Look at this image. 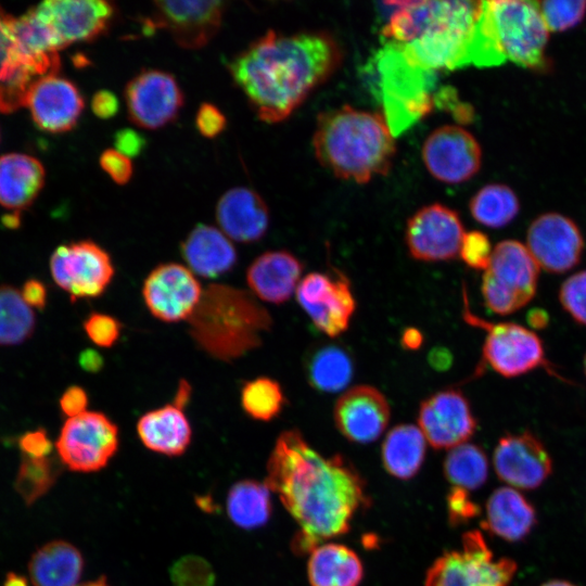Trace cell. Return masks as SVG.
Masks as SVG:
<instances>
[{"label":"cell","instance_id":"cell-1","mask_svg":"<svg viewBox=\"0 0 586 586\" xmlns=\"http://www.w3.org/2000/svg\"><path fill=\"white\" fill-rule=\"evenodd\" d=\"M264 483L296 522L291 546L301 556L347 533L368 502L365 482L353 464L341 455L323 457L297 430L277 438Z\"/></svg>","mask_w":586,"mask_h":586},{"label":"cell","instance_id":"cell-32","mask_svg":"<svg viewBox=\"0 0 586 586\" xmlns=\"http://www.w3.org/2000/svg\"><path fill=\"white\" fill-rule=\"evenodd\" d=\"M84 569L79 550L64 540H53L38 549L29 562L34 586H77Z\"/></svg>","mask_w":586,"mask_h":586},{"label":"cell","instance_id":"cell-13","mask_svg":"<svg viewBox=\"0 0 586 586\" xmlns=\"http://www.w3.org/2000/svg\"><path fill=\"white\" fill-rule=\"evenodd\" d=\"M296 298L314 326L329 337L345 332L356 309L351 283L343 272H310L296 289Z\"/></svg>","mask_w":586,"mask_h":586},{"label":"cell","instance_id":"cell-7","mask_svg":"<svg viewBox=\"0 0 586 586\" xmlns=\"http://www.w3.org/2000/svg\"><path fill=\"white\" fill-rule=\"evenodd\" d=\"M483 20L500 54L514 64L543 65L549 30L538 2L523 0L483 1Z\"/></svg>","mask_w":586,"mask_h":586},{"label":"cell","instance_id":"cell-2","mask_svg":"<svg viewBox=\"0 0 586 586\" xmlns=\"http://www.w3.org/2000/svg\"><path fill=\"white\" fill-rule=\"evenodd\" d=\"M342 62L339 42L326 31L268 30L228 64L257 117L286 119Z\"/></svg>","mask_w":586,"mask_h":586},{"label":"cell","instance_id":"cell-48","mask_svg":"<svg viewBox=\"0 0 586 586\" xmlns=\"http://www.w3.org/2000/svg\"><path fill=\"white\" fill-rule=\"evenodd\" d=\"M226 125V116L215 104L204 102L200 105L195 115V126L203 137L207 139L217 137Z\"/></svg>","mask_w":586,"mask_h":586},{"label":"cell","instance_id":"cell-35","mask_svg":"<svg viewBox=\"0 0 586 586\" xmlns=\"http://www.w3.org/2000/svg\"><path fill=\"white\" fill-rule=\"evenodd\" d=\"M227 514L232 523L244 530L263 526L271 514L270 489L264 483L243 480L229 491Z\"/></svg>","mask_w":586,"mask_h":586},{"label":"cell","instance_id":"cell-59","mask_svg":"<svg viewBox=\"0 0 586 586\" xmlns=\"http://www.w3.org/2000/svg\"><path fill=\"white\" fill-rule=\"evenodd\" d=\"M4 586H28V583L25 577L15 573H9L5 578Z\"/></svg>","mask_w":586,"mask_h":586},{"label":"cell","instance_id":"cell-15","mask_svg":"<svg viewBox=\"0 0 586 586\" xmlns=\"http://www.w3.org/2000/svg\"><path fill=\"white\" fill-rule=\"evenodd\" d=\"M128 118L136 126L155 130L173 123L183 105V92L175 76L166 71L139 72L124 91Z\"/></svg>","mask_w":586,"mask_h":586},{"label":"cell","instance_id":"cell-9","mask_svg":"<svg viewBox=\"0 0 586 586\" xmlns=\"http://www.w3.org/2000/svg\"><path fill=\"white\" fill-rule=\"evenodd\" d=\"M539 267L526 245L504 240L493 250L482 279V296L493 313L507 316L530 303L537 291Z\"/></svg>","mask_w":586,"mask_h":586},{"label":"cell","instance_id":"cell-17","mask_svg":"<svg viewBox=\"0 0 586 586\" xmlns=\"http://www.w3.org/2000/svg\"><path fill=\"white\" fill-rule=\"evenodd\" d=\"M203 289L194 273L178 263L160 264L146 276L142 295L149 311L164 322L188 320Z\"/></svg>","mask_w":586,"mask_h":586},{"label":"cell","instance_id":"cell-24","mask_svg":"<svg viewBox=\"0 0 586 586\" xmlns=\"http://www.w3.org/2000/svg\"><path fill=\"white\" fill-rule=\"evenodd\" d=\"M25 105L28 106L35 124L40 129L61 133L76 126L85 101L75 84L52 74L33 84Z\"/></svg>","mask_w":586,"mask_h":586},{"label":"cell","instance_id":"cell-54","mask_svg":"<svg viewBox=\"0 0 586 586\" xmlns=\"http://www.w3.org/2000/svg\"><path fill=\"white\" fill-rule=\"evenodd\" d=\"M22 296L28 305L42 309L47 301V290L40 281L30 279L24 284Z\"/></svg>","mask_w":586,"mask_h":586},{"label":"cell","instance_id":"cell-47","mask_svg":"<svg viewBox=\"0 0 586 586\" xmlns=\"http://www.w3.org/2000/svg\"><path fill=\"white\" fill-rule=\"evenodd\" d=\"M99 163L110 178L119 186L128 183L132 177L131 160L115 149L104 150L100 155Z\"/></svg>","mask_w":586,"mask_h":586},{"label":"cell","instance_id":"cell-53","mask_svg":"<svg viewBox=\"0 0 586 586\" xmlns=\"http://www.w3.org/2000/svg\"><path fill=\"white\" fill-rule=\"evenodd\" d=\"M93 114L101 119H109L115 116L119 110V102L116 94L110 90L97 91L91 100Z\"/></svg>","mask_w":586,"mask_h":586},{"label":"cell","instance_id":"cell-34","mask_svg":"<svg viewBox=\"0 0 586 586\" xmlns=\"http://www.w3.org/2000/svg\"><path fill=\"white\" fill-rule=\"evenodd\" d=\"M426 451V440L413 424H398L388 431L382 447V463L392 476L409 480L420 470Z\"/></svg>","mask_w":586,"mask_h":586},{"label":"cell","instance_id":"cell-12","mask_svg":"<svg viewBox=\"0 0 586 586\" xmlns=\"http://www.w3.org/2000/svg\"><path fill=\"white\" fill-rule=\"evenodd\" d=\"M151 14L143 20V33L165 29L183 49L205 47L219 31L226 2L213 1H154Z\"/></svg>","mask_w":586,"mask_h":586},{"label":"cell","instance_id":"cell-46","mask_svg":"<svg viewBox=\"0 0 586 586\" xmlns=\"http://www.w3.org/2000/svg\"><path fill=\"white\" fill-rule=\"evenodd\" d=\"M447 510L449 522L454 525L462 524L480 513V507L470 498L469 492L453 487L447 495Z\"/></svg>","mask_w":586,"mask_h":586},{"label":"cell","instance_id":"cell-27","mask_svg":"<svg viewBox=\"0 0 586 586\" xmlns=\"http://www.w3.org/2000/svg\"><path fill=\"white\" fill-rule=\"evenodd\" d=\"M180 251L189 269L203 278H218L237 264V251L229 238L216 227L199 224L182 241Z\"/></svg>","mask_w":586,"mask_h":586},{"label":"cell","instance_id":"cell-44","mask_svg":"<svg viewBox=\"0 0 586 586\" xmlns=\"http://www.w3.org/2000/svg\"><path fill=\"white\" fill-rule=\"evenodd\" d=\"M493 250L488 237L473 230L464 233L459 256L468 267L485 271L491 264Z\"/></svg>","mask_w":586,"mask_h":586},{"label":"cell","instance_id":"cell-14","mask_svg":"<svg viewBox=\"0 0 586 586\" xmlns=\"http://www.w3.org/2000/svg\"><path fill=\"white\" fill-rule=\"evenodd\" d=\"M50 269L54 282L73 301L100 296L115 273L110 254L90 240L60 245L51 256Z\"/></svg>","mask_w":586,"mask_h":586},{"label":"cell","instance_id":"cell-33","mask_svg":"<svg viewBox=\"0 0 586 586\" xmlns=\"http://www.w3.org/2000/svg\"><path fill=\"white\" fill-rule=\"evenodd\" d=\"M304 370L309 385L324 393L344 390L354 377L355 364L351 353L336 343L311 348L305 357Z\"/></svg>","mask_w":586,"mask_h":586},{"label":"cell","instance_id":"cell-18","mask_svg":"<svg viewBox=\"0 0 586 586\" xmlns=\"http://www.w3.org/2000/svg\"><path fill=\"white\" fill-rule=\"evenodd\" d=\"M422 160L435 179L456 184L479 171L482 152L469 131L460 126L445 125L433 130L423 142Z\"/></svg>","mask_w":586,"mask_h":586},{"label":"cell","instance_id":"cell-61","mask_svg":"<svg viewBox=\"0 0 586 586\" xmlns=\"http://www.w3.org/2000/svg\"><path fill=\"white\" fill-rule=\"evenodd\" d=\"M542 586H576V585L566 581L553 579V581L544 583Z\"/></svg>","mask_w":586,"mask_h":586},{"label":"cell","instance_id":"cell-60","mask_svg":"<svg viewBox=\"0 0 586 586\" xmlns=\"http://www.w3.org/2000/svg\"><path fill=\"white\" fill-rule=\"evenodd\" d=\"M3 224L5 227L15 228L20 225V213L14 212L11 215H7L3 218Z\"/></svg>","mask_w":586,"mask_h":586},{"label":"cell","instance_id":"cell-52","mask_svg":"<svg viewBox=\"0 0 586 586\" xmlns=\"http://www.w3.org/2000/svg\"><path fill=\"white\" fill-rule=\"evenodd\" d=\"M88 396L84 388L79 386L68 387L60 399L62 411L69 418L86 411Z\"/></svg>","mask_w":586,"mask_h":586},{"label":"cell","instance_id":"cell-11","mask_svg":"<svg viewBox=\"0 0 586 586\" xmlns=\"http://www.w3.org/2000/svg\"><path fill=\"white\" fill-rule=\"evenodd\" d=\"M118 444V428L106 415L85 411L65 421L56 449L71 470L94 472L107 464Z\"/></svg>","mask_w":586,"mask_h":586},{"label":"cell","instance_id":"cell-3","mask_svg":"<svg viewBox=\"0 0 586 586\" xmlns=\"http://www.w3.org/2000/svg\"><path fill=\"white\" fill-rule=\"evenodd\" d=\"M313 148L323 167L357 183L386 175L396 151L384 115L349 105L318 115Z\"/></svg>","mask_w":586,"mask_h":586},{"label":"cell","instance_id":"cell-22","mask_svg":"<svg viewBox=\"0 0 586 586\" xmlns=\"http://www.w3.org/2000/svg\"><path fill=\"white\" fill-rule=\"evenodd\" d=\"M35 9L51 27L62 49L98 39L109 30L115 15L113 3L104 0H47Z\"/></svg>","mask_w":586,"mask_h":586},{"label":"cell","instance_id":"cell-58","mask_svg":"<svg viewBox=\"0 0 586 586\" xmlns=\"http://www.w3.org/2000/svg\"><path fill=\"white\" fill-rule=\"evenodd\" d=\"M192 388L188 381L181 380L178 384L177 392L174 397V405L177 406L180 409H183L190 398H191Z\"/></svg>","mask_w":586,"mask_h":586},{"label":"cell","instance_id":"cell-36","mask_svg":"<svg viewBox=\"0 0 586 586\" xmlns=\"http://www.w3.org/2000/svg\"><path fill=\"white\" fill-rule=\"evenodd\" d=\"M469 209L472 217L481 225L501 228L518 215L520 203L513 190L508 186L489 183L472 196Z\"/></svg>","mask_w":586,"mask_h":586},{"label":"cell","instance_id":"cell-37","mask_svg":"<svg viewBox=\"0 0 586 586\" xmlns=\"http://www.w3.org/2000/svg\"><path fill=\"white\" fill-rule=\"evenodd\" d=\"M444 473L454 487L475 491L487 480V456L480 446L463 443L449 449L444 460Z\"/></svg>","mask_w":586,"mask_h":586},{"label":"cell","instance_id":"cell-6","mask_svg":"<svg viewBox=\"0 0 586 586\" xmlns=\"http://www.w3.org/2000/svg\"><path fill=\"white\" fill-rule=\"evenodd\" d=\"M378 68L383 115L397 136L432 112L434 73L410 64L390 42L378 54Z\"/></svg>","mask_w":586,"mask_h":586},{"label":"cell","instance_id":"cell-5","mask_svg":"<svg viewBox=\"0 0 586 586\" xmlns=\"http://www.w3.org/2000/svg\"><path fill=\"white\" fill-rule=\"evenodd\" d=\"M482 8L483 1H423L415 38L394 44L410 64L424 71L464 67Z\"/></svg>","mask_w":586,"mask_h":586},{"label":"cell","instance_id":"cell-42","mask_svg":"<svg viewBox=\"0 0 586 586\" xmlns=\"http://www.w3.org/2000/svg\"><path fill=\"white\" fill-rule=\"evenodd\" d=\"M175 586H214L212 566L203 558L187 556L179 559L170 570Z\"/></svg>","mask_w":586,"mask_h":586},{"label":"cell","instance_id":"cell-4","mask_svg":"<svg viewBox=\"0 0 586 586\" xmlns=\"http://www.w3.org/2000/svg\"><path fill=\"white\" fill-rule=\"evenodd\" d=\"M189 334L209 356L230 362L262 344L272 318L252 293L226 284H209L187 320Z\"/></svg>","mask_w":586,"mask_h":586},{"label":"cell","instance_id":"cell-28","mask_svg":"<svg viewBox=\"0 0 586 586\" xmlns=\"http://www.w3.org/2000/svg\"><path fill=\"white\" fill-rule=\"evenodd\" d=\"M483 527L508 540L525 538L536 524L532 504L515 488L504 486L495 489L486 501Z\"/></svg>","mask_w":586,"mask_h":586},{"label":"cell","instance_id":"cell-25","mask_svg":"<svg viewBox=\"0 0 586 586\" xmlns=\"http://www.w3.org/2000/svg\"><path fill=\"white\" fill-rule=\"evenodd\" d=\"M220 230L233 241H259L269 226V211L263 198L246 187L226 191L216 205Z\"/></svg>","mask_w":586,"mask_h":586},{"label":"cell","instance_id":"cell-26","mask_svg":"<svg viewBox=\"0 0 586 586\" xmlns=\"http://www.w3.org/2000/svg\"><path fill=\"white\" fill-rule=\"evenodd\" d=\"M304 266L288 251H268L249 266L246 282L255 296L271 304H283L296 292Z\"/></svg>","mask_w":586,"mask_h":586},{"label":"cell","instance_id":"cell-8","mask_svg":"<svg viewBox=\"0 0 586 586\" xmlns=\"http://www.w3.org/2000/svg\"><path fill=\"white\" fill-rule=\"evenodd\" d=\"M467 295L463 288L464 321L485 331L482 362L476 373L488 366L505 378H515L540 368L561 379L547 359L544 344L534 331L514 322L494 323L476 316L469 307Z\"/></svg>","mask_w":586,"mask_h":586},{"label":"cell","instance_id":"cell-20","mask_svg":"<svg viewBox=\"0 0 586 586\" xmlns=\"http://www.w3.org/2000/svg\"><path fill=\"white\" fill-rule=\"evenodd\" d=\"M526 247L539 268L563 273L579 263L584 238L571 218L558 213H546L531 222Z\"/></svg>","mask_w":586,"mask_h":586},{"label":"cell","instance_id":"cell-19","mask_svg":"<svg viewBox=\"0 0 586 586\" xmlns=\"http://www.w3.org/2000/svg\"><path fill=\"white\" fill-rule=\"evenodd\" d=\"M418 425L435 449H451L474 434L476 419L466 395L456 388L438 391L421 404Z\"/></svg>","mask_w":586,"mask_h":586},{"label":"cell","instance_id":"cell-30","mask_svg":"<svg viewBox=\"0 0 586 586\" xmlns=\"http://www.w3.org/2000/svg\"><path fill=\"white\" fill-rule=\"evenodd\" d=\"M44 168L35 157L11 153L0 157V204L16 213L28 207L44 183Z\"/></svg>","mask_w":586,"mask_h":586},{"label":"cell","instance_id":"cell-10","mask_svg":"<svg viewBox=\"0 0 586 586\" xmlns=\"http://www.w3.org/2000/svg\"><path fill=\"white\" fill-rule=\"evenodd\" d=\"M518 565L496 559L480 531L462 535L459 549L440 556L429 568L424 586H509Z\"/></svg>","mask_w":586,"mask_h":586},{"label":"cell","instance_id":"cell-21","mask_svg":"<svg viewBox=\"0 0 586 586\" xmlns=\"http://www.w3.org/2000/svg\"><path fill=\"white\" fill-rule=\"evenodd\" d=\"M498 479L515 489H535L552 472V459L542 441L528 431L501 436L494 449Z\"/></svg>","mask_w":586,"mask_h":586},{"label":"cell","instance_id":"cell-55","mask_svg":"<svg viewBox=\"0 0 586 586\" xmlns=\"http://www.w3.org/2000/svg\"><path fill=\"white\" fill-rule=\"evenodd\" d=\"M78 362L82 370L89 373H98L104 367L102 355L92 348L82 351L79 355Z\"/></svg>","mask_w":586,"mask_h":586},{"label":"cell","instance_id":"cell-56","mask_svg":"<svg viewBox=\"0 0 586 586\" xmlns=\"http://www.w3.org/2000/svg\"><path fill=\"white\" fill-rule=\"evenodd\" d=\"M400 343L405 349L416 351L422 345L423 335L416 328H407L403 331Z\"/></svg>","mask_w":586,"mask_h":586},{"label":"cell","instance_id":"cell-29","mask_svg":"<svg viewBox=\"0 0 586 586\" xmlns=\"http://www.w3.org/2000/svg\"><path fill=\"white\" fill-rule=\"evenodd\" d=\"M137 433L148 449L166 456L183 454L192 436L189 420L174 404L142 415L137 422Z\"/></svg>","mask_w":586,"mask_h":586},{"label":"cell","instance_id":"cell-39","mask_svg":"<svg viewBox=\"0 0 586 586\" xmlns=\"http://www.w3.org/2000/svg\"><path fill=\"white\" fill-rule=\"evenodd\" d=\"M285 404L279 382L268 377L247 381L241 390V406L246 415L258 421L278 417Z\"/></svg>","mask_w":586,"mask_h":586},{"label":"cell","instance_id":"cell-23","mask_svg":"<svg viewBox=\"0 0 586 586\" xmlns=\"http://www.w3.org/2000/svg\"><path fill=\"white\" fill-rule=\"evenodd\" d=\"M333 416L337 430L346 440L369 444L377 441L387 428L391 408L380 390L361 384L339 397Z\"/></svg>","mask_w":586,"mask_h":586},{"label":"cell","instance_id":"cell-45","mask_svg":"<svg viewBox=\"0 0 586 586\" xmlns=\"http://www.w3.org/2000/svg\"><path fill=\"white\" fill-rule=\"evenodd\" d=\"M84 329L95 345L111 347L117 342L122 327L111 315L91 313L84 321Z\"/></svg>","mask_w":586,"mask_h":586},{"label":"cell","instance_id":"cell-16","mask_svg":"<svg viewBox=\"0 0 586 586\" xmlns=\"http://www.w3.org/2000/svg\"><path fill=\"white\" fill-rule=\"evenodd\" d=\"M458 213L441 203L421 207L407 221L405 241L421 262H449L459 255L464 235Z\"/></svg>","mask_w":586,"mask_h":586},{"label":"cell","instance_id":"cell-62","mask_svg":"<svg viewBox=\"0 0 586 586\" xmlns=\"http://www.w3.org/2000/svg\"><path fill=\"white\" fill-rule=\"evenodd\" d=\"M77 586H110V585L105 582V579L99 578L97 581L87 582L84 584H79Z\"/></svg>","mask_w":586,"mask_h":586},{"label":"cell","instance_id":"cell-31","mask_svg":"<svg viewBox=\"0 0 586 586\" xmlns=\"http://www.w3.org/2000/svg\"><path fill=\"white\" fill-rule=\"evenodd\" d=\"M307 576L310 586H359L364 566L347 546L324 543L309 552Z\"/></svg>","mask_w":586,"mask_h":586},{"label":"cell","instance_id":"cell-63","mask_svg":"<svg viewBox=\"0 0 586 586\" xmlns=\"http://www.w3.org/2000/svg\"><path fill=\"white\" fill-rule=\"evenodd\" d=\"M583 367H584V372H585V375H586V354L584 356Z\"/></svg>","mask_w":586,"mask_h":586},{"label":"cell","instance_id":"cell-49","mask_svg":"<svg viewBox=\"0 0 586 586\" xmlns=\"http://www.w3.org/2000/svg\"><path fill=\"white\" fill-rule=\"evenodd\" d=\"M434 103L450 112L459 123H470L473 120L474 111L470 104L461 102L453 88H443L434 94Z\"/></svg>","mask_w":586,"mask_h":586},{"label":"cell","instance_id":"cell-51","mask_svg":"<svg viewBox=\"0 0 586 586\" xmlns=\"http://www.w3.org/2000/svg\"><path fill=\"white\" fill-rule=\"evenodd\" d=\"M20 445L24 455L34 458L47 457L52 449L47 433L41 429L23 435Z\"/></svg>","mask_w":586,"mask_h":586},{"label":"cell","instance_id":"cell-57","mask_svg":"<svg viewBox=\"0 0 586 586\" xmlns=\"http://www.w3.org/2000/svg\"><path fill=\"white\" fill-rule=\"evenodd\" d=\"M526 320L533 330H543L548 326L550 317L543 308H533L527 313Z\"/></svg>","mask_w":586,"mask_h":586},{"label":"cell","instance_id":"cell-38","mask_svg":"<svg viewBox=\"0 0 586 586\" xmlns=\"http://www.w3.org/2000/svg\"><path fill=\"white\" fill-rule=\"evenodd\" d=\"M34 328V313L22 294L12 286H0V345L24 342Z\"/></svg>","mask_w":586,"mask_h":586},{"label":"cell","instance_id":"cell-40","mask_svg":"<svg viewBox=\"0 0 586 586\" xmlns=\"http://www.w3.org/2000/svg\"><path fill=\"white\" fill-rule=\"evenodd\" d=\"M56 476L58 468L52 460L24 455L14 486L24 501L31 505L49 491Z\"/></svg>","mask_w":586,"mask_h":586},{"label":"cell","instance_id":"cell-41","mask_svg":"<svg viewBox=\"0 0 586 586\" xmlns=\"http://www.w3.org/2000/svg\"><path fill=\"white\" fill-rule=\"evenodd\" d=\"M548 30L562 31L577 25L586 14V1L547 0L538 2Z\"/></svg>","mask_w":586,"mask_h":586},{"label":"cell","instance_id":"cell-43","mask_svg":"<svg viewBox=\"0 0 586 586\" xmlns=\"http://www.w3.org/2000/svg\"><path fill=\"white\" fill-rule=\"evenodd\" d=\"M559 301L573 320L586 326V270L575 272L563 281Z\"/></svg>","mask_w":586,"mask_h":586},{"label":"cell","instance_id":"cell-50","mask_svg":"<svg viewBox=\"0 0 586 586\" xmlns=\"http://www.w3.org/2000/svg\"><path fill=\"white\" fill-rule=\"evenodd\" d=\"M145 144L142 133L131 128L119 129L114 135L115 150L129 158L139 156Z\"/></svg>","mask_w":586,"mask_h":586}]
</instances>
